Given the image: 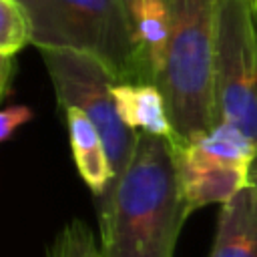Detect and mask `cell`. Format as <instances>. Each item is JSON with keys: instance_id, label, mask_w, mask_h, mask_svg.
Masks as SVG:
<instances>
[{"instance_id": "obj_1", "label": "cell", "mask_w": 257, "mask_h": 257, "mask_svg": "<svg viewBox=\"0 0 257 257\" xmlns=\"http://www.w3.org/2000/svg\"><path fill=\"white\" fill-rule=\"evenodd\" d=\"M94 203L102 257H173L191 213L171 143L139 133L131 163Z\"/></svg>"}, {"instance_id": "obj_2", "label": "cell", "mask_w": 257, "mask_h": 257, "mask_svg": "<svg viewBox=\"0 0 257 257\" xmlns=\"http://www.w3.org/2000/svg\"><path fill=\"white\" fill-rule=\"evenodd\" d=\"M171 18L167 60L157 86L165 96L177 143H183L219 122L215 104V0H171Z\"/></svg>"}, {"instance_id": "obj_3", "label": "cell", "mask_w": 257, "mask_h": 257, "mask_svg": "<svg viewBox=\"0 0 257 257\" xmlns=\"http://www.w3.org/2000/svg\"><path fill=\"white\" fill-rule=\"evenodd\" d=\"M24 8L30 44L88 54L116 82H143L128 0H26Z\"/></svg>"}, {"instance_id": "obj_4", "label": "cell", "mask_w": 257, "mask_h": 257, "mask_svg": "<svg viewBox=\"0 0 257 257\" xmlns=\"http://www.w3.org/2000/svg\"><path fill=\"white\" fill-rule=\"evenodd\" d=\"M215 104L257 145V0H215Z\"/></svg>"}, {"instance_id": "obj_5", "label": "cell", "mask_w": 257, "mask_h": 257, "mask_svg": "<svg viewBox=\"0 0 257 257\" xmlns=\"http://www.w3.org/2000/svg\"><path fill=\"white\" fill-rule=\"evenodd\" d=\"M171 147L189 213L211 203L225 205L253 183L257 145L229 122H217L211 131Z\"/></svg>"}, {"instance_id": "obj_6", "label": "cell", "mask_w": 257, "mask_h": 257, "mask_svg": "<svg viewBox=\"0 0 257 257\" xmlns=\"http://www.w3.org/2000/svg\"><path fill=\"white\" fill-rule=\"evenodd\" d=\"M40 54L60 108H76L92 120L104 141L116 179L131 163L139 133L126 126L118 116L112 98V86L116 84L114 76L104 64L82 52L44 48Z\"/></svg>"}, {"instance_id": "obj_7", "label": "cell", "mask_w": 257, "mask_h": 257, "mask_svg": "<svg viewBox=\"0 0 257 257\" xmlns=\"http://www.w3.org/2000/svg\"><path fill=\"white\" fill-rule=\"evenodd\" d=\"M145 84H159L171 40V0H128Z\"/></svg>"}, {"instance_id": "obj_8", "label": "cell", "mask_w": 257, "mask_h": 257, "mask_svg": "<svg viewBox=\"0 0 257 257\" xmlns=\"http://www.w3.org/2000/svg\"><path fill=\"white\" fill-rule=\"evenodd\" d=\"M209 257H257V193L253 185L221 205Z\"/></svg>"}, {"instance_id": "obj_9", "label": "cell", "mask_w": 257, "mask_h": 257, "mask_svg": "<svg viewBox=\"0 0 257 257\" xmlns=\"http://www.w3.org/2000/svg\"><path fill=\"white\" fill-rule=\"evenodd\" d=\"M112 98L118 116L126 126L137 133H149L177 143L175 128L171 124L165 96L157 84L143 82H116L112 86Z\"/></svg>"}, {"instance_id": "obj_10", "label": "cell", "mask_w": 257, "mask_h": 257, "mask_svg": "<svg viewBox=\"0 0 257 257\" xmlns=\"http://www.w3.org/2000/svg\"><path fill=\"white\" fill-rule=\"evenodd\" d=\"M64 118H66L70 149H72L78 175L86 183V187L94 193V197H98L114 181V171L110 167L104 141L98 128L92 124V120L84 112L76 108H66Z\"/></svg>"}, {"instance_id": "obj_11", "label": "cell", "mask_w": 257, "mask_h": 257, "mask_svg": "<svg viewBox=\"0 0 257 257\" xmlns=\"http://www.w3.org/2000/svg\"><path fill=\"white\" fill-rule=\"evenodd\" d=\"M30 18L22 2L0 0V52L16 56L30 44Z\"/></svg>"}, {"instance_id": "obj_12", "label": "cell", "mask_w": 257, "mask_h": 257, "mask_svg": "<svg viewBox=\"0 0 257 257\" xmlns=\"http://www.w3.org/2000/svg\"><path fill=\"white\" fill-rule=\"evenodd\" d=\"M48 257H102V253L90 227L84 221H72L52 241Z\"/></svg>"}, {"instance_id": "obj_13", "label": "cell", "mask_w": 257, "mask_h": 257, "mask_svg": "<svg viewBox=\"0 0 257 257\" xmlns=\"http://www.w3.org/2000/svg\"><path fill=\"white\" fill-rule=\"evenodd\" d=\"M30 118H32V110L28 106H24V104L2 108L0 110V143L6 141L18 126L28 122Z\"/></svg>"}, {"instance_id": "obj_14", "label": "cell", "mask_w": 257, "mask_h": 257, "mask_svg": "<svg viewBox=\"0 0 257 257\" xmlns=\"http://www.w3.org/2000/svg\"><path fill=\"white\" fill-rule=\"evenodd\" d=\"M14 72V56L0 52V100L6 96L8 86H10V78Z\"/></svg>"}, {"instance_id": "obj_15", "label": "cell", "mask_w": 257, "mask_h": 257, "mask_svg": "<svg viewBox=\"0 0 257 257\" xmlns=\"http://www.w3.org/2000/svg\"><path fill=\"white\" fill-rule=\"evenodd\" d=\"M253 189H255V193H257V159H255V165H253Z\"/></svg>"}, {"instance_id": "obj_16", "label": "cell", "mask_w": 257, "mask_h": 257, "mask_svg": "<svg viewBox=\"0 0 257 257\" xmlns=\"http://www.w3.org/2000/svg\"><path fill=\"white\" fill-rule=\"evenodd\" d=\"M18 2H22V4H24V2H26V0H18Z\"/></svg>"}]
</instances>
